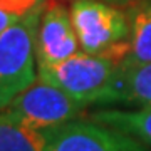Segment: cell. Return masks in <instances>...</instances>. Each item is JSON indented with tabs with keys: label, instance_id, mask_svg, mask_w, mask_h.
<instances>
[{
	"label": "cell",
	"instance_id": "cell-6",
	"mask_svg": "<svg viewBox=\"0 0 151 151\" xmlns=\"http://www.w3.org/2000/svg\"><path fill=\"white\" fill-rule=\"evenodd\" d=\"M37 64H54L81 50L70 12L59 2H45L35 30Z\"/></svg>",
	"mask_w": 151,
	"mask_h": 151
},
{
	"label": "cell",
	"instance_id": "cell-13",
	"mask_svg": "<svg viewBox=\"0 0 151 151\" xmlns=\"http://www.w3.org/2000/svg\"><path fill=\"white\" fill-rule=\"evenodd\" d=\"M139 4L145 7L146 10H150V12H151V0H143V2H139Z\"/></svg>",
	"mask_w": 151,
	"mask_h": 151
},
{
	"label": "cell",
	"instance_id": "cell-3",
	"mask_svg": "<svg viewBox=\"0 0 151 151\" xmlns=\"http://www.w3.org/2000/svg\"><path fill=\"white\" fill-rule=\"evenodd\" d=\"M69 12L84 52L103 54L129 37L128 14L116 5L101 0H74Z\"/></svg>",
	"mask_w": 151,
	"mask_h": 151
},
{
	"label": "cell",
	"instance_id": "cell-2",
	"mask_svg": "<svg viewBox=\"0 0 151 151\" xmlns=\"http://www.w3.org/2000/svg\"><path fill=\"white\" fill-rule=\"evenodd\" d=\"M42 9L0 34V111L39 79L35 30Z\"/></svg>",
	"mask_w": 151,
	"mask_h": 151
},
{
	"label": "cell",
	"instance_id": "cell-10",
	"mask_svg": "<svg viewBox=\"0 0 151 151\" xmlns=\"http://www.w3.org/2000/svg\"><path fill=\"white\" fill-rule=\"evenodd\" d=\"M129 19V62H151V12L141 4H133L128 10Z\"/></svg>",
	"mask_w": 151,
	"mask_h": 151
},
{
	"label": "cell",
	"instance_id": "cell-8",
	"mask_svg": "<svg viewBox=\"0 0 151 151\" xmlns=\"http://www.w3.org/2000/svg\"><path fill=\"white\" fill-rule=\"evenodd\" d=\"M52 129H40L10 113L0 111V151H47Z\"/></svg>",
	"mask_w": 151,
	"mask_h": 151
},
{
	"label": "cell",
	"instance_id": "cell-1",
	"mask_svg": "<svg viewBox=\"0 0 151 151\" xmlns=\"http://www.w3.org/2000/svg\"><path fill=\"white\" fill-rule=\"evenodd\" d=\"M124 60L104 52L77 54L54 64H37L39 79L60 87L87 106H96Z\"/></svg>",
	"mask_w": 151,
	"mask_h": 151
},
{
	"label": "cell",
	"instance_id": "cell-4",
	"mask_svg": "<svg viewBox=\"0 0 151 151\" xmlns=\"http://www.w3.org/2000/svg\"><path fill=\"white\" fill-rule=\"evenodd\" d=\"M86 108L87 104L67 94L60 87L37 79L5 109L35 128L54 129L60 124L77 119Z\"/></svg>",
	"mask_w": 151,
	"mask_h": 151
},
{
	"label": "cell",
	"instance_id": "cell-7",
	"mask_svg": "<svg viewBox=\"0 0 151 151\" xmlns=\"http://www.w3.org/2000/svg\"><path fill=\"white\" fill-rule=\"evenodd\" d=\"M126 104L133 108H151V62L124 60L116 76L104 89L96 106Z\"/></svg>",
	"mask_w": 151,
	"mask_h": 151
},
{
	"label": "cell",
	"instance_id": "cell-12",
	"mask_svg": "<svg viewBox=\"0 0 151 151\" xmlns=\"http://www.w3.org/2000/svg\"><path fill=\"white\" fill-rule=\"evenodd\" d=\"M101 2H106V4H111V5L116 7H123V5H133L136 0H101Z\"/></svg>",
	"mask_w": 151,
	"mask_h": 151
},
{
	"label": "cell",
	"instance_id": "cell-9",
	"mask_svg": "<svg viewBox=\"0 0 151 151\" xmlns=\"http://www.w3.org/2000/svg\"><path fill=\"white\" fill-rule=\"evenodd\" d=\"M89 119L123 131L151 148V108H103L94 111Z\"/></svg>",
	"mask_w": 151,
	"mask_h": 151
},
{
	"label": "cell",
	"instance_id": "cell-11",
	"mask_svg": "<svg viewBox=\"0 0 151 151\" xmlns=\"http://www.w3.org/2000/svg\"><path fill=\"white\" fill-rule=\"evenodd\" d=\"M45 0H0V34L42 9Z\"/></svg>",
	"mask_w": 151,
	"mask_h": 151
},
{
	"label": "cell",
	"instance_id": "cell-5",
	"mask_svg": "<svg viewBox=\"0 0 151 151\" xmlns=\"http://www.w3.org/2000/svg\"><path fill=\"white\" fill-rule=\"evenodd\" d=\"M47 151H151L146 145L111 126L72 119L50 131Z\"/></svg>",
	"mask_w": 151,
	"mask_h": 151
}]
</instances>
